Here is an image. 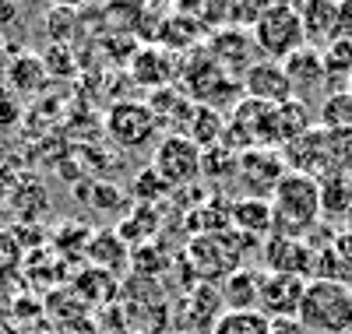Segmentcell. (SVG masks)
Returning <instances> with one entry per match:
<instances>
[{
    "mask_svg": "<svg viewBox=\"0 0 352 334\" xmlns=\"http://www.w3.org/2000/svg\"><path fill=\"white\" fill-rule=\"evenodd\" d=\"M272 236L303 239L320 222V183L307 172H285V179L272 194Z\"/></svg>",
    "mask_w": 352,
    "mask_h": 334,
    "instance_id": "6da1fadb",
    "label": "cell"
},
{
    "mask_svg": "<svg viewBox=\"0 0 352 334\" xmlns=\"http://www.w3.org/2000/svg\"><path fill=\"white\" fill-rule=\"evenodd\" d=\"M296 320L303 324V331L314 334H352V285L310 278Z\"/></svg>",
    "mask_w": 352,
    "mask_h": 334,
    "instance_id": "7a4b0ae2",
    "label": "cell"
},
{
    "mask_svg": "<svg viewBox=\"0 0 352 334\" xmlns=\"http://www.w3.org/2000/svg\"><path fill=\"white\" fill-rule=\"evenodd\" d=\"M250 39H254V46H257V53L264 60L285 64L292 53H300L307 46L300 8H292V4H268L261 11V18L254 21Z\"/></svg>",
    "mask_w": 352,
    "mask_h": 334,
    "instance_id": "3957f363",
    "label": "cell"
},
{
    "mask_svg": "<svg viewBox=\"0 0 352 334\" xmlns=\"http://www.w3.org/2000/svg\"><path fill=\"white\" fill-rule=\"evenodd\" d=\"M247 236H240L236 229L229 232H197L187 247V260H190V275H197L201 282H215V278H229L232 271L243 267V254H247Z\"/></svg>",
    "mask_w": 352,
    "mask_h": 334,
    "instance_id": "277c9868",
    "label": "cell"
},
{
    "mask_svg": "<svg viewBox=\"0 0 352 334\" xmlns=\"http://www.w3.org/2000/svg\"><path fill=\"white\" fill-rule=\"evenodd\" d=\"M201 155L204 151L187 137V134H166L159 137L155 151H152V169L159 172V179L169 190H180L190 187L201 179Z\"/></svg>",
    "mask_w": 352,
    "mask_h": 334,
    "instance_id": "5b68a950",
    "label": "cell"
},
{
    "mask_svg": "<svg viewBox=\"0 0 352 334\" xmlns=\"http://www.w3.org/2000/svg\"><path fill=\"white\" fill-rule=\"evenodd\" d=\"M106 134L113 137V144H120V148H144L159 134V116L152 113V106H144V102L120 99V102H113L109 113H106Z\"/></svg>",
    "mask_w": 352,
    "mask_h": 334,
    "instance_id": "8992f818",
    "label": "cell"
},
{
    "mask_svg": "<svg viewBox=\"0 0 352 334\" xmlns=\"http://www.w3.org/2000/svg\"><path fill=\"white\" fill-rule=\"evenodd\" d=\"M282 67H285V78L292 85V99H300V102L310 106L314 99L324 102L331 96V85H328V71H324V56H320V49L303 46L300 53H292Z\"/></svg>",
    "mask_w": 352,
    "mask_h": 334,
    "instance_id": "52a82bcc",
    "label": "cell"
},
{
    "mask_svg": "<svg viewBox=\"0 0 352 334\" xmlns=\"http://www.w3.org/2000/svg\"><path fill=\"white\" fill-rule=\"evenodd\" d=\"M261 260H264V275H292V278H307L310 282L317 250L307 247L303 239L268 236L261 243Z\"/></svg>",
    "mask_w": 352,
    "mask_h": 334,
    "instance_id": "ba28073f",
    "label": "cell"
},
{
    "mask_svg": "<svg viewBox=\"0 0 352 334\" xmlns=\"http://www.w3.org/2000/svg\"><path fill=\"white\" fill-rule=\"evenodd\" d=\"M289 166L282 159V151L278 148H250L240 155V179H243V187H247V197H264V201H272L275 187L285 179Z\"/></svg>",
    "mask_w": 352,
    "mask_h": 334,
    "instance_id": "9c48e42d",
    "label": "cell"
},
{
    "mask_svg": "<svg viewBox=\"0 0 352 334\" xmlns=\"http://www.w3.org/2000/svg\"><path fill=\"white\" fill-rule=\"evenodd\" d=\"M303 292H307V278H292V275H261L257 310L268 317V320H296V317H300Z\"/></svg>",
    "mask_w": 352,
    "mask_h": 334,
    "instance_id": "30bf717a",
    "label": "cell"
},
{
    "mask_svg": "<svg viewBox=\"0 0 352 334\" xmlns=\"http://www.w3.org/2000/svg\"><path fill=\"white\" fill-rule=\"evenodd\" d=\"M204 49L212 53V60L226 71V74H247V67H254L257 60L250 56L257 46H254V39H250V32L247 28H236V25H226V28H219V32H212L208 36V43H204Z\"/></svg>",
    "mask_w": 352,
    "mask_h": 334,
    "instance_id": "8fae6325",
    "label": "cell"
},
{
    "mask_svg": "<svg viewBox=\"0 0 352 334\" xmlns=\"http://www.w3.org/2000/svg\"><path fill=\"white\" fill-rule=\"evenodd\" d=\"M243 96L264 106H282L292 99V85L285 78V67L275 64V60H257L254 67H247V74L240 78Z\"/></svg>",
    "mask_w": 352,
    "mask_h": 334,
    "instance_id": "7c38bea8",
    "label": "cell"
},
{
    "mask_svg": "<svg viewBox=\"0 0 352 334\" xmlns=\"http://www.w3.org/2000/svg\"><path fill=\"white\" fill-rule=\"evenodd\" d=\"M300 18H303L307 46L328 49L331 43L342 39V4H331V0H307L300 8Z\"/></svg>",
    "mask_w": 352,
    "mask_h": 334,
    "instance_id": "4fadbf2b",
    "label": "cell"
},
{
    "mask_svg": "<svg viewBox=\"0 0 352 334\" xmlns=\"http://www.w3.org/2000/svg\"><path fill=\"white\" fill-rule=\"evenodd\" d=\"M226 313V302H222V289L215 282H197L190 285L187 292V313H184V331H194V334H204L219 324V317Z\"/></svg>",
    "mask_w": 352,
    "mask_h": 334,
    "instance_id": "5bb4252c",
    "label": "cell"
},
{
    "mask_svg": "<svg viewBox=\"0 0 352 334\" xmlns=\"http://www.w3.org/2000/svg\"><path fill=\"white\" fill-rule=\"evenodd\" d=\"M131 74L134 81H141L144 88H169L173 78H180V60H176L169 49L162 46H144L138 56H134V64H131Z\"/></svg>",
    "mask_w": 352,
    "mask_h": 334,
    "instance_id": "9a60e30c",
    "label": "cell"
},
{
    "mask_svg": "<svg viewBox=\"0 0 352 334\" xmlns=\"http://www.w3.org/2000/svg\"><path fill=\"white\" fill-rule=\"evenodd\" d=\"M229 222L247 239H268L275 222H272V201L264 197H236L229 208Z\"/></svg>",
    "mask_w": 352,
    "mask_h": 334,
    "instance_id": "2e32d148",
    "label": "cell"
},
{
    "mask_svg": "<svg viewBox=\"0 0 352 334\" xmlns=\"http://www.w3.org/2000/svg\"><path fill=\"white\" fill-rule=\"evenodd\" d=\"M85 257L92 267L106 271V275H116V271H124L131 264V247L116 236V229H99V232H92V243H88Z\"/></svg>",
    "mask_w": 352,
    "mask_h": 334,
    "instance_id": "e0dca14e",
    "label": "cell"
},
{
    "mask_svg": "<svg viewBox=\"0 0 352 334\" xmlns=\"http://www.w3.org/2000/svg\"><path fill=\"white\" fill-rule=\"evenodd\" d=\"M261 275H264V271H254V267L232 271V275L222 282V302H226V310H232V313H250V310H257Z\"/></svg>",
    "mask_w": 352,
    "mask_h": 334,
    "instance_id": "ac0fdd59",
    "label": "cell"
},
{
    "mask_svg": "<svg viewBox=\"0 0 352 334\" xmlns=\"http://www.w3.org/2000/svg\"><path fill=\"white\" fill-rule=\"evenodd\" d=\"M46 78H50V71L43 64V56H36V53H18V56L8 60V85L18 99L43 92Z\"/></svg>",
    "mask_w": 352,
    "mask_h": 334,
    "instance_id": "d6986e66",
    "label": "cell"
},
{
    "mask_svg": "<svg viewBox=\"0 0 352 334\" xmlns=\"http://www.w3.org/2000/svg\"><path fill=\"white\" fill-rule=\"evenodd\" d=\"M320 219L328 222H349L352 215V183L345 172H331L320 176Z\"/></svg>",
    "mask_w": 352,
    "mask_h": 334,
    "instance_id": "ffe728a7",
    "label": "cell"
},
{
    "mask_svg": "<svg viewBox=\"0 0 352 334\" xmlns=\"http://www.w3.org/2000/svg\"><path fill=\"white\" fill-rule=\"evenodd\" d=\"M317 127L328 131L335 137L352 141V92L342 88V92H331L317 109Z\"/></svg>",
    "mask_w": 352,
    "mask_h": 334,
    "instance_id": "44dd1931",
    "label": "cell"
},
{
    "mask_svg": "<svg viewBox=\"0 0 352 334\" xmlns=\"http://www.w3.org/2000/svg\"><path fill=\"white\" fill-rule=\"evenodd\" d=\"M201 151H208L215 144H222V134H226V113L219 109H208V106H194L190 116H187V131H184Z\"/></svg>",
    "mask_w": 352,
    "mask_h": 334,
    "instance_id": "7402d4cb",
    "label": "cell"
},
{
    "mask_svg": "<svg viewBox=\"0 0 352 334\" xmlns=\"http://www.w3.org/2000/svg\"><path fill=\"white\" fill-rule=\"evenodd\" d=\"M324 56V71H328V85L331 92H342L352 81V39H338L328 49H320Z\"/></svg>",
    "mask_w": 352,
    "mask_h": 334,
    "instance_id": "603a6c76",
    "label": "cell"
},
{
    "mask_svg": "<svg viewBox=\"0 0 352 334\" xmlns=\"http://www.w3.org/2000/svg\"><path fill=\"white\" fill-rule=\"evenodd\" d=\"M268 331H272V320L264 317L261 310H250V313L226 310L219 317V324L212 327V334H268Z\"/></svg>",
    "mask_w": 352,
    "mask_h": 334,
    "instance_id": "cb8c5ba5",
    "label": "cell"
},
{
    "mask_svg": "<svg viewBox=\"0 0 352 334\" xmlns=\"http://www.w3.org/2000/svg\"><path fill=\"white\" fill-rule=\"evenodd\" d=\"M232 172H240V155L232 148H226V144H215V148H208L201 155V176H219V179H226V176H232Z\"/></svg>",
    "mask_w": 352,
    "mask_h": 334,
    "instance_id": "d4e9b609",
    "label": "cell"
},
{
    "mask_svg": "<svg viewBox=\"0 0 352 334\" xmlns=\"http://www.w3.org/2000/svg\"><path fill=\"white\" fill-rule=\"evenodd\" d=\"M25 264V247L14 236V229H0V282L14 278Z\"/></svg>",
    "mask_w": 352,
    "mask_h": 334,
    "instance_id": "484cf974",
    "label": "cell"
},
{
    "mask_svg": "<svg viewBox=\"0 0 352 334\" xmlns=\"http://www.w3.org/2000/svg\"><path fill=\"white\" fill-rule=\"evenodd\" d=\"M56 250H60L64 257L74 254V243H78V250L85 254L88 250V243H92V229H88V222H64V229L56 232Z\"/></svg>",
    "mask_w": 352,
    "mask_h": 334,
    "instance_id": "4316f807",
    "label": "cell"
},
{
    "mask_svg": "<svg viewBox=\"0 0 352 334\" xmlns=\"http://www.w3.org/2000/svg\"><path fill=\"white\" fill-rule=\"evenodd\" d=\"M169 194V187L159 179V172L152 169V166H144L138 176H134V197L141 201V204H152V201H159V197H166Z\"/></svg>",
    "mask_w": 352,
    "mask_h": 334,
    "instance_id": "83f0119b",
    "label": "cell"
},
{
    "mask_svg": "<svg viewBox=\"0 0 352 334\" xmlns=\"http://www.w3.org/2000/svg\"><path fill=\"white\" fill-rule=\"evenodd\" d=\"M88 201H92L96 208H109V211H116V215H120V211H127V201L120 197V190H116V187H106V183H96L92 187V197H88Z\"/></svg>",
    "mask_w": 352,
    "mask_h": 334,
    "instance_id": "f1b7e54d",
    "label": "cell"
},
{
    "mask_svg": "<svg viewBox=\"0 0 352 334\" xmlns=\"http://www.w3.org/2000/svg\"><path fill=\"white\" fill-rule=\"evenodd\" d=\"M21 120V99L11 92V88H0V131L14 127Z\"/></svg>",
    "mask_w": 352,
    "mask_h": 334,
    "instance_id": "f546056e",
    "label": "cell"
},
{
    "mask_svg": "<svg viewBox=\"0 0 352 334\" xmlns=\"http://www.w3.org/2000/svg\"><path fill=\"white\" fill-rule=\"evenodd\" d=\"M18 18H21V8H18V4H8V0H0V32L14 28Z\"/></svg>",
    "mask_w": 352,
    "mask_h": 334,
    "instance_id": "4dcf8cb0",
    "label": "cell"
},
{
    "mask_svg": "<svg viewBox=\"0 0 352 334\" xmlns=\"http://www.w3.org/2000/svg\"><path fill=\"white\" fill-rule=\"evenodd\" d=\"M268 334H307L300 320H272V331Z\"/></svg>",
    "mask_w": 352,
    "mask_h": 334,
    "instance_id": "1f68e13d",
    "label": "cell"
},
{
    "mask_svg": "<svg viewBox=\"0 0 352 334\" xmlns=\"http://www.w3.org/2000/svg\"><path fill=\"white\" fill-rule=\"evenodd\" d=\"M134 334H162V331H134Z\"/></svg>",
    "mask_w": 352,
    "mask_h": 334,
    "instance_id": "d6a6232c",
    "label": "cell"
},
{
    "mask_svg": "<svg viewBox=\"0 0 352 334\" xmlns=\"http://www.w3.org/2000/svg\"><path fill=\"white\" fill-rule=\"evenodd\" d=\"M176 334H194V331H176Z\"/></svg>",
    "mask_w": 352,
    "mask_h": 334,
    "instance_id": "836d02e7",
    "label": "cell"
},
{
    "mask_svg": "<svg viewBox=\"0 0 352 334\" xmlns=\"http://www.w3.org/2000/svg\"><path fill=\"white\" fill-rule=\"evenodd\" d=\"M345 176H349V183H352V169H349V172H345Z\"/></svg>",
    "mask_w": 352,
    "mask_h": 334,
    "instance_id": "e575fe53",
    "label": "cell"
},
{
    "mask_svg": "<svg viewBox=\"0 0 352 334\" xmlns=\"http://www.w3.org/2000/svg\"><path fill=\"white\" fill-rule=\"evenodd\" d=\"M349 92H352V81H349Z\"/></svg>",
    "mask_w": 352,
    "mask_h": 334,
    "instance_id": "d590c367",
    "label": "cell"
},
{
    "mask_svg": "<svg viewBox=\"0 0 352 334\" xmlns=\"http://www.w3.org/2000/svg\"><path fill=\"white\" fill-rule=\"evenodd\" d=\"M349 225H352V215H349Z\"/></svg>",
    "mask_w": 352,
    "mask_h": 334,
    "instance_id": "8d00e7d4",
    "label": "cell"
}]
</instances>
